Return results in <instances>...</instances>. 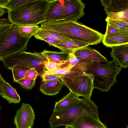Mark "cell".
Returning a JSON list of instances; mask_svg holds the SVG:
<instances>
[{
    "instance_id": "1",
    "label": "cell",
    "mask_w": 128,
    "mask_h": 128,
    "mask_svg": "<svg viewBox=\"0 0 128 128\" xmlns=\"http://www.w3.org/2000/svg\"><path fill=\"white\" fill-rule=\"evenodd\" d=\"M42 29L56 32L62 35L96 45L102 42L104 35L100 32L76 21L63 20L45 21Z\"/></svg>"
},
{
    "instance_id": "2",
    "label": "cell",
    "mask_w": 128,
    "mask_h": 128,
    "mask_svg": "<svg viewBox=\"0 0 128 128\" xmlns=\"http://www.w3.org/2000/svg\"><path fill=\"white\" fill-rule=\"evenodd\" d=\"M48 0H28L14 11H8V18L13 24L37 26L45 21Z\"/></svg>"
},
{
    "instance_id": "3",
    "label": "cell",
    "mask_w": 128,
    "mask_h": 128,
    "mask_svg": "<svg viewBox=\"0 0 128 128\" xmlns=\"http://www.w3.org/2000/svg\"><path fill=\"white\" fill-rule=\"evenodd\" d=\"M118 65L113 59L104 64L95 61L88 63L86 67V73L93 76L94 88L98 89L100 92H106L110 90L112 86L117 82V75L122 70V68Z\"/></svg>"
},
{
    "instance_id": "4",
    "label": "cell",
    "mask_w": 128,
    "mask_h": 128,
    "mask_svg": "<svg viewBox=\"0 0 128 128\" xmlns=\"http://www.w3.org/2000/svg\"><path fill=\"white\" fill-rule=\"evenodd\" d=\"M30 39L21 36L13 24L0 37V61L13 54L26 50Z\"/></svg>"
},
{
    "instance_id": "5",
    "label": "cell",
    "mask_w": 128,
    "mask_h": 128,
    "mask_svg": "<svg viewBox=\"0 0 128 128\" xmlns=\"http://www.w3.org/2000/svg\"><path fill=\"white\" fill-rule=\"evenodd\" d=\"M47 61L41 52L34 53L22 50L5 58L3 61L5 68L10 69L14 66L21 64L30 69L34 68L39 74V70L45 68L44 64Z\"/></svg>"
},
{
    "instance_id": "6",
    "label": "cell",
    "mask_w": 128,
    "mask_h": 128,
    "mask_svg": "<svg viewBox=\"0 0 128 128\" xmlns=\"http://www.w3.org/2000/svg\"><path fill=\"white\" fill-rule=\"evenodd\" d=\"M64 85L70 91L84 98H90L94 89L93 76L83 73L76 75L63 76L61 78Z\"/></svg>"
},
{
    "instance_id": "7",
    "label": "cell",
    "mask_w": 128,
    "mask_h": 128,
    "mask_svg": "<svg viewBox=\"0 0 128 128\" xmlns=\"http://www.w3.org/2000/svg\"><path fill=\"white\" fill-rule=\"evenodd\" d=\"M14 123L16 128H32L34 125L35 115L34 110L29 104L23 103L16 112Z\"/></svg>"
},
{
    "instance_id": "8",
    "label": "cell",
    "mask_w": 128,
    "mask_h": 128,
    "mask_svg": "<svg viewBox=\"0 0 128 128\" xmlns=\"http://www.w3.org/2000/svg\"><path fill=\"white\" fill-rule=\"evenodd\" d=\"M65 1L62 20L76 21L84 16L85 5L82 0H65Z\"/></svg>"
},
{
    "instance_id": "9",
    "label": "cell",
    "mask_w": 128,
    "mask_h": 128,
    "mask_svg": "<svg viewBox=\"0 0 128 128\" xmlns=\"http://www.w3.org/2000/svg\"><path fill=\"white\" fill-rule=\"evenodd\" d=\"M64 0H50L45 21L62 20L64 11Z\"/></svg>"
},
{
    "instance_id": "10",
    "label": "cell",
    "mask_w": 128,
    "mask_h": 128,
    "mask_svg": "<svg viewBox=\"0 0 128 128\" xmlns=\"http://www.w3.org/2000/svg\"><path fill=\"white\" fill-rule=\"evenodd\" d=\"M73 53L76 57L92 61L107 62L109 61L100 52L88 46L82 48L74 50Z\"/></svg>"
},
{
    "instance_id": "11",
    "label": "cell",
    "mask_w": 128,
    "mask_h": 128,
    "mask_svg": "<svg viewBox=\"0 0 128 128\" xmlns=\"http://www.w3.org/2000/svg\"><path fill=\"white\" fill-rule=\"evenodd\" d=\"M110 56L122 68L128 67V44L112 46Z\"/></svg>"
},
{
    "instance_id": "12",
    "label": "cell",
    "mask_w": 128,
    "mask_h": 128,
    "mask_svg": "<svg viewBox=\"0 0 128 128\" xmlns=\"http://www.w3.org/2000/svg\"><path fill=\"white\" fill-rule=\"evenodd\" d=\"M100 2L106 14L128 10V0H101Z\"/></svg>"
},
{
    "instance_id": "13",
    "label": "cell",
    "mask_w": 128,
    "mask_h": 128,
    "mask_svg": "<svg viewBox=\"0 0 128 128\" xmlns=\"http://www.w3.org/2000/svg\"><path fill=\"white\" fill-rule=\"evenodd\" d=\"M72 126V128H107L100 119L86 116L78 118Z\"/></svg>"
},
{
    "instance_id": "14",
    "label": "cell",
    "mask_w": 128,
    "mask_h": 128,
    "mask_svg": "<svg viewBox=\"0 0 128 128\" xmlns=\"http://www.w3.org/2000/svg\"><path fill=\"white\" fill-rule=\"evenodd\" d=\"M64 86L61 79H56L43 82L40 86V90L48 96H54L58 94Z\"/></svg>"
},
{
    "instance_id": "15",
    "label": "cell",
    "mask_w": 128,
    "mask_h": 128,
    "mask_svg": "<svg viewBox=\"0 0 128 128\" xmlns=\"http://www.w3.org/2000/svg\"><path fill=\"white\" fill-rule=\"evenodd\" d=\"M41 53L46 58L48 62L60 64L65 62L73 55V52H58L46 50H44Z\"/></svg>"
},
{
    "instance_id": "16",
    "label": "cell",
    "mask_w": 128,
    "mask_h": 128,
    "mask_svg": "<svg viewBox=\"0 0 128 128\" xmlns=\"http://www.w3.org/2000/svg\"><path fill=\"white\" fill-rule=\"evenodd\" d=\"M90 45V44L88 42L72 38V40L70 41L60 43L52 46L59 48L62 52H72L78 49Z\"/></svg>"
},
{
    "instance_id": "17",
    "label": "cell",
    "mask_w": 128,
    "mask_h": 128,
    "mask_svg": "<svg viewBox=\"0 0 128 128\" xmlns=\"http://www.w3.org/2000/svg\"><path fill=\"white\" fill-rule=\"evenodd\" d=\"M79 96L70 91L66 96L56 102L53 111H58L69 108L78 102Z\"/></svg>"
},
{
    "instance_id": "18",
    "label": "cell",
    "mask_w": 128,
    "mask_h": 128,
    "mask_svg": "<svg viewBox=\"0 0 128 128\" xmlns=\"http://www.w3.org/2000/svg\"><path fill=\"white\" fill-rule=\"evenodd\" d=\"M103 44L107 47L128 44V32L123 33L108 37H104Z\"/></svg>"
},
{
    "instance_id": "19",
    "label": "cell",
    "mask_w": 128,
    "mask_h": 128,
    "mask_svg": "<svg viewBox=\"0 0 128 128\" xmlns=\"http://www.w3.org/2000/svg\"><path fill=\"white\" fill-rule=\"evenodd\" d=\"M3 91L4 95L2 97L6 99L9 104L20 103V98L16 89L5 80L3 86Z\"/></svg>"
},
{
    "instance_id": "20",
    "label": "cell",
    "mask_w": 128,
    "mask_h": 128,
    "mask_svg": "<svg viewBox=\"0 0 128 128\" xmlns=\"http://www.w3.org/2000/svg\"><path fill=\"white\" fill-rule=\"evenodd\" d=\"M34 36L37 39L41 37H48L58 40L62 43L70 41L72 39V38L56 32L40 28Z\"/></svg>"
},
{
    "instance_id": "21",
    "label": "cell",
    "mask_w": 128,
    "mask_h": 128,
    "mask_svg": "<svg viewBox=\"0 0 128 128\" xmlns=\"http://www.w3.org/2000/svg\"><path fill=\"white\" fill-rule=\"evenodd\" d=\"M20 35L22 37L30 38L34 36L40 29L38 25H18L14 24Z\"/></svg>"
},
{
    "instance_id": "22",
    "label": "cell",
    "mask_w": 128,
    "mask_h": 128,
    "mask_svg": "<svg viewBox=\"0 0 128 128\" xmlns=\"http://www.w3.org/2000/svg\"><path fill=\"white\" fill-rule=\"evenodd\" d=\"M29 69L28 68L21 64L16 65L11 68L10 70L12 72L14 82H17L22 79Z\"/></svg>"
},
{
    "instance_id": "23",
    "label": "cell",
    "mask_w": 128,
    "mask_h": 128,
    "mask_svg": "<svg viewBox=\"0 0 128 128\" xmlns=\"http://www.w3.org/2000/svg\"><path fill=\"white\" fill-rule=\"evenodd\" d=\"M28 0H9L5 6L8 11H14L24 5Z\"/></svg>"
},
{
    "instance_id": "24",
    "label": "cell",
    "mask_w": 128,
    "mask_h": 128,
    "mask_svg": "<svg viewBox=\"0 0 128 128\" xmlns=\"http://www.w3.org/2000/svg\"><path fill=\"white\" fill-rule=\"evenodd\" d=\"M105 20L107 23L120 30L128 31V23L122 20H113L107 17Z\"/></svg>"
},
{
    "instance_id": "25",
    "label": "cell",
    "mask_w": 128,
    "mask_h": 128,
    "mask_svg": "<svg viewBox=\"0 0 128 128\" xmlns=\"http://www.w3.org/2000/svg\"><path fill=\"white\" fill-rule=\"evenodd\" d=\"M107 17L115 20H121L128 23V10L118 13H109Z\"/></svg>"
},
{
    "instance_id": "26",
    "label": "cell",
    "mask_w": 128,
    "mask_h": 128,
    "mask_svg": "<svg viewBox=\"0 0 128 128\" xmlns=\"http://www.w3.org/2000/svg\"><path fill=\"white\" fill-rule=\"evenodd\" d=\"M128 32V31L122 30L107 23L106 30L104 37H108L120 33Z\"/></svg>"
},
{
    "instance_id": "27",
    "label": "cell",
    "mask_w": 128,
    "mask_h": 128,
    "mask_svg": "<svg viewBox=\"0 0 128 128\" xmlns=\"http://www.w3.org/2000/svg\"><path fill=\"white\" fill-rule=\"evenodd\" d=\"M10 22L8 18L0 19V37L6 31L13 25L10 23Z\"/></svg>"
},
{
    "instance_id": "28",
    "label": "cell",
    "mask_w": 128,
    "mask_h": 128,
    "mask_svg": "<svg viewBox=\"0 0 128 128\" xmlns=\"http://www.w3.org/2000/svg\"><path fill=\"white\" fill-rule=\"evenodd\" d=\"M17 83L24 88L30 90L34 86L36 82L35 80H28L22 79L18 81Z\"/></svg>"
},
{
    "instance_id": "29",
    "label": "cell",
    "mask_w": 128,
    "mask_h": 128,
    "mask_svg": "<svg viewBox=\"0 0 128 128\" xmlns=\"http://www.w3.org/2000/svg\"><path fill=\"white\" fill-rule=\"evenodd\" d=\"M38 75L34 68L30 69L26 72L23 79L28 80H35Z\"/></svg>"
},
{
    "instance_id": "30",
    "label": "cell",
    "mask_w": 128,
    "mask_h": 128,
    "mask_svg": "<svg viewBox=\"0 0 128 128\" xmlns=\"http://www.w3.org/2000/svg\"><path fill=\"white\" fill-rule=\"evenodd\" d=\"M42 81L43 82L56 79H61L62 75L57 74L43 75L41 76Z\"/></svg>"
},
{
    "instance_id": "31",
    "label": "cell",
    "mask_w": 128,
    "mask_h": 128,
    "mask_svg": "<svg viewBox=\"0 0 128 128\" xmlns=\"http://www.w3.org/2000/svg\"><path fill=\"white\" fill-rule=\"evenodd\" d=\"M38 39L45 41L49 44L50 46H52L62 43L58 40L48 37H41L38 38Z\"/></svg>"
},
{
    "instance_id": "32",
    "label": "cell",
    "mask_w": 128,
    "mask_h": 128,
    "mask_svg": "<svg viewBox=\"0 0 128 128\" xmlns=\"http://www.w3.org/2000/svg\"><path fill=\"white\" fill-rule=\"evenodd\" d=\"M64 63L60 64H57L48 62L47 61L44 64V66L46 70H50L55 69Z\"/></svg>"
},
{
    "instance_id": "33",
    "label": "cell",
    "mask_w": 128,
    "mask_h": 128,
    "mask_svg": "<svg viewBox=\"0 0 128 128\" xmlns=\"http://www.w3.org/2000/svg\"><path fill=\"white\" fill-rule=\"evenodd\" d=\"M4 80L0 74V95L2 96L4 95L3 86Z\"/></svg>"
},
{
    "instance_id": "34",
    "label": "cell",
    "mask_w": 128,
    "mask_h": 128,
    "mask_svg": "<svg viewBox=\"0 0 128 128\" xmlns=\"http://www.w3.org/2000/svg\"><path fill=\"white\" fill-rule=\"evenodd\" d=\"M9 0H0V8L4 9H5V6L6 3Z\"/></svg>"
},
{
    "instance_id": "35",
    "label": "cell",
    "mask_w": 128,
    "mask_h": 128,
    "mask_svg": "<svg viewBox=\"0 0 128 128\" xmlns=\"http://www.w3.org/2000/svg\"><path fill=\"white\" fill-rule=\"evenodd\" d=\"M64 128H72L71 126H65Z\"/></svg>"
},
{
    "instance_id": "36",
    "label": "cell",
    "mask_w": 128,
    "mask_h": 128,
    "mask_svg": "<svg viewBox=\"0 0 128 128\" xmlns=\"http://www.w3.org/2000/svg\"><path fill=\"white\" fill-rule=\"evenodd\" d=\"M1 106H0V110H1Z\"/></svg>"
}]
</instances>
